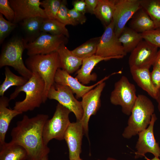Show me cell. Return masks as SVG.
Returning a JSON list of instances; mask_svg holds the SVG:
<instances>
[{
  "label": "cell",
  "instance_id": "cell-3",
  "mask_svg": "<svg viewBox=\"0 0 160 160\" xmlns=\"http://www.w3.org/2000/svg\"><path fill=\"white\" fill-rule=\"evenodd\" d=\"M27 67L32 73H37L45 83L44 102L47 101L49 89L55 83V78L57 70L60 68V60L57 52L45 55H37L29 56L25 60Z\"/></svg>",
  "mask_w": 160,
  "mask_h": 160
},
{
  "label": "cell",
  "instance_id": "cell-9",
  "mask_svg": "<svg viewBox=\"0 0 160 160\" xmlns=\"http://www.w3.org/2000/svg\"><path fill=\"white\" fill-rule=\"evenodd\" d=\"M68 38L63 35H54L41 32L34 41L27 43V54L30 56L57 52L62 44L68 42Z\"/></svg>",
  "mask_w": 160,
  "mask_h": 160
},
{
  "label": "cell",
  "instance_id": "cell-11",
  "mask_svg": "<svg viewBox=\"0 0 160 160\" xmlns=\"http://www.w3.org/2000/svg\"><path fill=\"white\" fill-rule=\"evenodd\" d=\"M158 48L143 39L131 52L128 63L131 68H150L153 65Z\"/></svg>",
  "mask_w": 160,
  "mask_h": 160
},
{
  "label": "cell",
  "instance_id": "cell-32",
  "mask_svg": "<svg viewBox=\"0 0 160 160\" xmlns=\"http://www.w3.org/2000/svg\"><path fill=\"white\" fill-rule=\"evenodd\" d=\"M66 0H62L61 4L58 12L57 20L65 25H77L70 17L68 13V9L66 6Z\"/></svg>",
  "mask_w": 160,
  "mask_h": 160
},
{
  "label": "cell",
  "instance_id": "cell-12",
  "mask_svg": "<svg viewBox=\"0 0 160 160\" xmlns=\"http://www.w3.org/2000/svg\"><path fill=\"white\" fill-rule=\"evenodd\" d=\"M157 119V117L154 113L148 127L138 134V138L135 146V159L144 157L148 153H152L154 157H160V147L156 141L153 132L154 124Z\"/></svg>",
  "mask_w": 160,
  "mask_h": 160
},
{
  "label": "cell",
  "instance_id": "cell-36",
  "mask_svg": "<svg viewBox=\"0 0 160 160\" xmlns=\"http://www.w3.org/2000/svg\"><path fill=\"white\" fill-rule=\"evenodd\" d=\"M68 13L70 18L76 25L83 24L86 22L87 18L85 14L77 11L74 8L68 9Z\"/></svg>",
  "mask_w": 160,
  "mask_h": 160
},
{
  "label": "cell",
  "instance_id": "cell-24",
  "mask_svg": "<svg viewBox=\"0 0 160 160\" xmlns=\"http://www.w3.org/2000/svg\"><path fill=\"white\" fill-rule=\"evenodd\" d=\"M115 9V0H98L94 14L105 27L112 21Z\"/></svg>",
  "mask_w": 160,
  "mask_h": 160
},
{
  "label": "cell",
  "instance_id": "cell-17",
  "mask_svg": "<svg viewBox=\"0 0 160 160\" xmlns=\"http://www.w3.org/2000/svg\"><path fill=\"white\" fill-rule=\"evenodd\" d=\"M109 77L110 76H106L92 85L87 86L80 83L76 78H74L65 71L59 68L55 74V83L69 87L73 93L76 94V99H78L82 98L86 93Z\"/></svg>",
  "mask_w": 160,
  "mask_h": 160
},
{
  "label": "cell",
  "instance_id": "cell-2",
  "mask_svg": "<svg viewBox=\"0 0 160 160\" xmlns=\"http://www.w3.org/2000/svg\"><path fill=\"white\" fill-rule=\"evenodd\" d=\"M32 73L31 77L24 85L16 87L9 98L10 100L14 99L20 92H25L26 96L24 99L16 102L14 107V109L22 113L33 111L44 103V82L37 73Z\"/></svg>",
  "mask_w": 160,
  "mask_h": 160
},
{
  "label": "cell",
  "instance_id": "cell-34",
  "mask_svg": "<svg viewBox=\"0 0 160 160\" xmlns=\"http://www.w3.org/2000/svg\"><path fill=\"white\" fill-rule=\"evenodd\" d=\"M143 39L160 48V28H156L141 33Z\"/></svg>",
  "mask_w": 160,
  "mask_h": 160
},
{
  "label": "cell",
  "instance_id": "cell-27",
  "mask_svg": "<svg viewBox=\"0 0 160 160\" xmlns=\"http://www.w3.org/2000/svg\"><path fill=\"white\" fill-rule=\"evenodd\" d=\"M100 36L91 38L71 51L78 58L84 59L95 55Z\"/></svg>",
  "mask_w": 160,
  "mask_h": 160
},
{
  "label": "cell",
  "instance_id": "cell-5",
  "mask_svg": "<svg viewBox=\"0 0 160 160\" xmlns=\"http://www.w3.org/2000/svg\"><path fill=\"white\" fill-rule=\"evenodd\" d=\"M28 43L24 38L14 37L6 44L0 56V68L12 67L21 76L28 80L33 73L26 66L22 55Z\"/></svg>",
  "mask_w": 160,
  "mask_h": 160
},
{
  "label": "cell",
  "instance_id": "cell-15",
  "mask_svg": "<svg viewBox=\"0 0 160 160\" xmlns=\"http://www.w3.org/2000/svg\"><path fill=\"white\" fill-rule=\"evenodd\" d=\"M15 13L13 23L17 24L31 17H40L48 19L44 9L41 7L39 0H9Z\"/></svg>",
  "mask_w": 160,
  "mask_h": 160
},
{
  "label": "cell",
  "instance_id": "cell-22",
  "mask_svg": "<svg viewBox=\"0 0 160 160\" xmlns=\"http://www.w3.org/2000/svg\"><path fill=\"white\" fill-rule=\"evenodd\" d=\"M129 27L140 33L156 29L153 22L142 7L130 20Z\"/></svg>",
  "mask_w": 160,
  "mask_h": 160
},
{
  "label": "cell",
  "instance_id": "cell-35",
  "mask_svg": "<svg viewBox=\"0 0 160 160\" xmlns=\"http://www.w3.org/2000/svg\"><path fill=\"white\" fill-rule=\"evenodd\" d=\"M0 13L7 20L13 22L15 17V13L10 6L9 0H0Z\"/></svg>",
  "mask_w": 160,
  "mask_h": 160
},
{
  "label": "cell",
  "instance_id": "cell-39",
  "mask_svg": "<svg viewBox=\"0 0 160 160\" xmlns=\"http://www.w3.org/2000/svg\"><path fill=\"white\" fill-rule=\"evenodd\" d=\"M86 4V12L94 14L98 0H85Z\"/></svg>",
  "mask_w": 160,
  "mask_h": 160
},
{
  "label": "cell",
  "instance_id": "cell-19",
  "mask_svg": "<svg viewBox=\"0 0 160 160\" xmlns=\"http://www.w3.org/2000/svg\"><path fill=\"white\" fill-rule=\"evenodd\" d=\"M9 98L3 96L0 97V145L5 142L6 133L9 124L14 118L22 113L7 108Z\"/></svg>",
  "mask_w": 160,
  "mask_h": 160
},
{
  "label": "cell",
  "instance_id": "cell-26",
  "mask_svg": "<svg viewBox=\"0 0 160 160\" xmlns=\"http://www.w3.org/2000/svg\"><path fill=\"white\" fill-rule=\"evenodd\" d=\"M118 39L127 53L131 52L143 39L141 33L126 26Z\"/></svg>",
  "mask_w": 160,
  "mask_h": 160
},
{
  "label": "cell",
  "instance_id": "cell-45",
  "mask_svg": "<svg viewBox=\"0 0 160 160\" xmlns=\"http://www.w3.org/2000/svg\"><path fill=\"white\" fill-rule=\"evenodd\" d=\"M83 160L82 159H81V158L79 159H78V160Z\"/></svg>",
  "mask_w": 160,
  "mask_h": 160
},
{
  "label": "cell",
  "instance_id": "cell-30",
  "mask_svg": "<svg viewBox=\"0 0 160 160\" xmlns=\"http://www.w3.org/2000/svg\"><path fill=\"white\" fill-rule=\"evenodd\" d=\"M141 7L153 22L156 29L160 28V0H140Z\"/></svg>",
  "mask_w": 160,
  "mask_h": 160
},
{
  "label": "cell",
  "instance_id": "cell-44",
  "mask_svg": "<svg viewBox=\"0 0 160 160\" xmlns=\"http://www.w3.org/2000/svg\"><path fill=\"white\" fill-rule=\"evenodd\" d=\"M98 160H100V159H98ZM107 160H117L115 159L111 158V157H109L107 159Z\"/></svg>",
  "mask_w": 160,
  "mask_h": 160
},
{
  "label": "cell",
  "instance_id": "cell-7",
  "mask_svg": "<svg viewBox=\"0 0 160 160\" xmlns=\"http://www.w3.org/2000/svg\"><path fill=\"white\" fill-rule=\"evenodd\" d=\"M137 97L135 85L123 76L115 83L111 94L110 101L113 105L120 106L122 112L129 116Z\"/></svg>",
  "mask_w": 160,
  "mask_h": 160
},
{
  "label": "cell",
  "instance_id": "cell-14",
  "mask_svg": "<svg viewBox=\"0 0 160 160\" xmlns=\"http://www.w3.org/2000/svg\"><path fill=\"white\" fill-rule=\"evenodd\" d=\"M105 85V82L100 83L86 93L81 101L83 115L80 121L84 128V134L88 135V123L91 116L95 115L101 106L100 97Z\"/></svg>",
  "mask_w": 160,
  "mask_h": 160
},
{
  "label": "cell",
  "instance_id": "cell-13",
  "mask_svg": "<svg viewBox=\"0 0 160 160\" xmlns=\"http://www.w3.org/2000/svg\"><path fill=\"white\" fill-rule=\"evenodd\" d=\"M115 9L113 21L114 31L119 38L135 12L141 7L140 0H115Z\"/></svg>",
  "mask_w": 160,
  "mask_h": 160
},
{
  "label": "cell",
  "instance_id": "cell-28",
  "mask_svg": "<svg viewBox=\"0 0 160 160\" xmlns=\"http://www.w3.org/2000/svg\"><path fill=\"white\" fill-rule=\"evenodd\" d=\"M5 78L0 86V96H4L5 92L13 86L19 87L24 85L28 81L22 76H18L13 73L8 67L6 66L4 72Z\"/></svg>",
  "mask_w": 160,
  "mask_h": 160
},
{
  "label": "cell",
  "instance_id": "cell-1",
  "mask_svg": "<svg viewBox=\"0 0 160 160\" xmlns=\"http://www.w3.org/2000/svg\"><path fill=\"white\" fill-rule=\"evenodd\" d=\"M48 118L47 115L43 114L31 118L24 115L12 129L10 141L25 148L27 160H41L49 153V148L45 144L43 136L44 125Z\"/></svg>",
  "mask_w": 160,
  "mask_h": 160
},
{
  "label": "cell",
  "instance_id": "cell-16",
  "mask_svg": "<svg viewBox=\"0 0 160 160\" xmlns=\"http://www.w3.org/2000/svg\"><path fill=\"white\" fill-rule=\"evenodd\" d=\"M84 134V128L80 121L70 123L64 137L68 148L69 160L81 158L82 141Z\"/></svg>",
  "mask_w": 160,
  "mask_h": 160
},
{
  "label": "cell",
  "instance_id": "cell-20",
  "mask_svg": "<svg viewBox=\"0 0 160 160\" xmlns=\"http://www.w3.org/2000/svg\"><path fill=\"white\" fill-rule=\"evenodd\" d=\"M60 62V68L69 74L77 71L81 65L83 59L74 55L65 46L62 44L57 51Z\"/></svg>",
  "mask_w": 160,
  "mask_h": 160
},
{
  "label": "cell",
  "instance_id": "cell-21",
  "mask_svg": "<svg viewBox=\"0 0 160 160\" xmlns=\"http://www.w3.org/2000/svg\"><path fill=\"white\" fill-rule=\"evenodd\" d=\"M130 69L132 78L137 85L155 99L157 92L153 85L149 68Z\"/></svg>",
  "mask_w": 160,
  "mask_h": 160
},
{
  "label": "cell",
  "instance_id": "cell-6",
  "mask_svg": "<svg viewBox=\"0 0 160 160\" xmlns=\"http://www.w3.org/2000/svg\"><path fill=\"white\" fill-rule=\"evenodd\" d=\"M71 112L68 109L57 103L52 117L48 119L44 125L43 136L46 145L53 139L64 140L65 132L71 123L69 117Z\"/></svg>",
  "mask_w": 160,
  "mask_h": 160
},
{
  "label": "cell",
  "instance_id": "cell-29",
  "mask_svg": "<svg viewBox=\"0 0 160 160\" xmlns=\"http://www.w3.org/2000/svg\"><path fill=\"white\" fill-rule=\"evenodd\" d=\"M41 32L54 35H63L68 38L69 33L66 25L57 20L44 18L41 28Z\"/></svg>",
  "mask_w": 160,
  "mask_h": 160
},
{
  "label": "cell",
  "instance_id": "cell-31",
  "mask_svg": "<svg viewBox=\"0 0 160 160\" xmlns=\"http://www.w3.org/2000/svg\"><path fill=\"white\" fill-rule=\"evenodd\" d=\"M62 0H44L41 2V6L43 8L48 19L57 20V15Z\"/></svg>",
  "mask_w": 160,
  "mask_h": 160
},
{
  "label": "cell",
  "instance_id": "cell-37",
  "mask_svg": "<svg viewBox=\"0 0 160 160\" xmlns=\"http://www.w3.org/2000/svg\"><path fill=\"white\" fill-rule=\"evenodd\" d=\"M151 76L153 85L157 92L160 88V69L153 67V70L151 72Z\"/></svg>",
  "mask_w": 160,
  "mask_h": 160
},
{
  "label": "cell",
  "instance_id": "cell-18",
  "mask_svg": "<svg viewBox=\"0 0 160 160\" xmlns=\"http://www.w3.org/2000/svg\"><path fill=\"white\" fill-rule=\"evenodd\" d=\"M113 59L111 57H103L96 55L83 60L81 68L76 73V78L82 84L85 85L91 81L97 80V76L95 73H92L95 65L100 62Z\"/></svg>",
  "mask_w": 160,
  "mask_h": 160
},
{
  "label": "cell",
  "instance_id": "cell-10",
  "mask_svg": "<svg viewBox=\"0 0 160 160\" xmlns=\"http://www.w3.org/2000/svg\"><path fill=\"white\" fill-rule=\"evenodd\" d=\"M47 98L57 100L73 112L77 121L81 120L83 110L81 101L75 98L73 92L69 87L55 83L49 91Z\"/></svg>",
  "mask_w": 160,
  "mask_h": 160
},
{
  "label": "cell",
  "instance_id": "cell-25",
  "mask_svg": "<svg viewBox=\"0 0 160 160\" xmlns=\"http://www.w3.org/2000/svg\"><path fill=\"white\" fill-rule=\"evenodd\" d=\"M44 18L40 17H35L23 20L21 25L25 33L24 38L28 43L33 42L41 33V28Z\"/></svg>",
  "mask_w": 160,
  "mask_h": 160
},
{
  "label": "cell",
  "instance_id": "cell-38",
  "mask_svg": "<svg viewBox=\"0 0 160 160\" xmlns=\"http://www.w3.org/2000/svg\"><path fill=\"white\" fill-rule=\"evenodd\" d=\"M72 4L73 8L77 11L85 14L86 12V4L84 0L73 1Z\"/></svg>",
  "mask_w": 160,
  "mask_h": 160
},
{
  "label": "cell",
  "instance_id": "cell-8",
  "mask_svg": "<svg viewBox=\"0 0 160 160\" xmlns=\"http://www.w3.org/2000/svg\"><path fill=\"white\" fill-rule=\"evenodd\" d=\"M127 54L114 33L112 20L108 25L105 27L104 32L100 36L95 55L103 57L120 59Z\"/></svg>",
  "mask_w": 160,
  "mask_h": 160
},
{
  "label": "cell",
  "instance_id": "cell-33",
  "mask_svg": "<svg viewBox=\"0 0 160 160\" xmlns=\"http://www.w3.org/2000/svg\"><path fill=\"white\" fill-rule=\"evenodd\" d=\"M17 24L5 19L0 13V44H1L11 31L16 27Z\"/></svg>",
  "mask_w": 160,
  "mask_h": 160
},
{
  "label": "cell",
  "instance_id": "cell-42",
  "mask_svg": "<svg viewBox=\"0 0 160 160\" xmlns=\"http://www.w3.org/2000/svg\"><path fill=\"white\" fill-rule=\"evenodd\" d=\"M144 157L146 160H160V159H159V158L155 157H154V158L151 159L148 158L145 156Z\"/></svg>",
  "mask_w": 160,
  "mask_h": 160
},
{
  "label": "cell",
  "instance_id": "cell-23",
  "mask_svg": "<svg viewBox=\"0 0 160 160\" xmlns=\"http://www.w3.org/2000/svg\"><path fill=\"white\" fill-rule=\"evenodd\" d=\"M27 153L21 145L12 143L0 145V160H27Z\"/></svg>",
  "mask_w": 160,
  "mask_h": 160
},
{
  "label": "cell",
  "instance_id": "cell-40",
  "mask_svg": "<svg viewBox=\"0 0 160 160\" xmlns=\"http://www.w3.org/2000/svg\"><path fill=\"white\" fill-rule=\"evenodd\" d=\"M153 67H156L160 69V48L158 50Z\"/></svg>",
  "mask_w": 160,
  "mask_h": 160
},
{
  "label": "cell",
  "instance_id": "cell-4",
  "mask_svg": "<svg viewBox=\"0 0 160 160\" xmlns=\"http://www.w3.org/2000/svg\"><path fill=\"white\" fill-rule=\"evenodd\" d=\"M154 106L152 101L143 95H138L132 111L122 135L126 139H130L146 129L149 124Z\"/></svg>",
  "mask_w": 160,
  "mask_h": 160
},
{
  "label": "cell",
  "instance_id": "cell-41",
  "mask_svg": "<svg viewBox=\"0 0 160 160\" xmlns=\"http://www.w3.org/2000/svg\"><path fill=\"white\" fill-rule=\"evenodd\" d=\"M158 103V108L160 113V88L157 91L155 99Z\"/></svg>",
  "mask_w": 160,
  "mask_h": 160
},
{
  "label": "cell",
  "instance_id": "cell-43",
  "mask_svg": "<svg viewBox=\"0 0 160 160\" xmlns=\"http://www.w3.org/2000/svg\"><path fill=\"white\" fill-rule=\"evenodd\" d=\"M41 160H48V155L44 156Z\"/></svg>",
  "mask_w": 160,
  "mask_h": 160
}]
</instances>
